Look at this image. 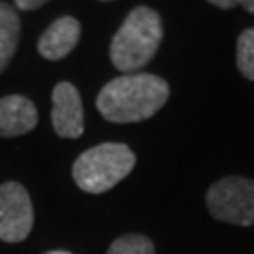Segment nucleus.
<instances>
[{
    "label": "nucleus",
    "mask_w": 254,
    "mask_h": 254,
    "mask_svg": "<svg viewBox=\"0 0 254 254\" xmlns=\"http://www.w3.org/2000/svg\"><path fill=\"white\" fill-rule=\"evenodd\" d=\"M170 87L162 77L153 73H127L104 85L96 108L109 123H139L153 117L164 108Z\"/></svg>",
    "instance_id": "nucleus-1"
},
{
    "label": "nucleus",
    "mask_w": 254,
    "mask_h": 254,
    "mask_svg": "<svg viewBox=\"0 0 254 254\" xmlns=\"http://www.w3.org/2000/svg\"><path fill=\"white\" fill-rule=\"evenodd\" d=\"M162 19L147 6L132 9L111 40L109 57L121 72H136L149 64L162 42Z\"/></svg>",
    "instance_id": "nucleus-2"
},
{
    "label": "nucleus",
    "mask_w": 254,
    "mask_h": 254,
    "mask_svg": "<svg viewBox=\"0 0 254 254\" xmlns=\"http://www.w3.org/2000/svg\"><path fill=\"white\" fill-rule=\"evenodd\" d=\"M136 166V154L125 143H102L73 162L75 185L89 194H102L123 181Z\"/></svg>",
    "instance_id": "nucleus-3"
},
{
    "label": "nucleus",
    "mask_w": 254,
    "mask_h": 254,
    "mask_svg": "<svg viewBox=\"0 0 254 254\" xmlns=\"http://www.w3.org/2000/svg\"><path fill=\"white\" fill-rule=\"evenodd\" d=\"M209 213L218 220L253 226L254 224V179L224 177L207 190Z\"/></svg>",
    "instance_id": "nucleus-4"
},
{
    "label": "nucleus",
    "mask_w": 254,
    "mask_h": 254,
    "mask_svg": "<svg viewBox=\"0 0 254 254\" xmlns=\"http://www.w3.org/2000/svg\"><path fill=\"white\" fill-rule=\"evenodd\" d=\"M34 224V211L27 189L19 183L0 185V239L6 243L25 241Z\"/></svg>",
    "instance_id": "nucleus-5"
},
{
    "label": "nucleus",
    "mask_w": 254,
    "mask_h": 254,
    "mask_svg": "<svg viewBox=\"0 0 254 254\" xmlns=\"http://www.w3.org/2000/svg\"><path fill=\"white\" fill-rule=\"evenodd\" d=\"M51 123L61 137L75 139L83 134V104L79 91L72 83L63 81L53 89Z\"/></svg>",
    "instance_id": "nucleus-6"
},
{
    "label": "nucleus",
    "mask_w": 254,
    "mask_h": 254,
    "mask_svg": "<svg viewBox=\"0 0 254 254\" xmlns=\"http://www.w3.org/2000/svg\"><path fill=\"white\" fill-rule=\"evenodd\" d=\"M38 125V111L32 102L21 94L0 98V136L15 137L30 132Z\"/></svg>",
    "instance_id": "nucleus-7"
},
{
    "label": "nucleus",
    "mask_w": 254,
    "mask_h": 254,
    "mask_svg": "<svg viewBox=\"0 0 254 254\" xmlns=\"http://www.w3.org/2000/svg\"><path fill=\"white\" fill-rule=\"evenodd\" d=\"M79 36H81L79 21L70 15H64L57 19L42 34L38 42V51L47 61H61L77 46Z\"/></svg>",
    "instance_id": "nucleus-8"
},
{
    "label": "nucleus",
    "mask_w": 254,
    "mask_h": 254,
    "mask_svg": "<svg viewBox=\"0 0 254 254\" xmlns=\"http://www.w3.org/2000/svg\"><path fill=\"white\" fill-rule=\"evenodd\" d=\"M21 34V21L17 11L0 2V73L9 64L11 57L15 53Z\"/></svg>",
    "instance_id": "nucleus-9"
},
{
    "label": "nucleus",
    "mask_w": 254,
    "mask_h": 254,
    "mask_svg": "<svg viewBox=\"0 0 254 254\" xmlns=\"http://www.w3.org/2000/svg\"><path fill=\"white\" fill-rule=\"evenodd\" d=\"M237 68L243 77L254 81V28H247L237 38Z\"/></svg>",
    "instance_id": "nucleus-10"
},
{
    "label": "nucleus",
    "mask_w": 254,
    "mask_h": 254,
    "mask_svg": "<svg viewBox=\"0 0 254 254\" xmlns=\"http://www.w3.org/2000/svg\"><path fill=\"white\" fill-rule=\"evenodd\" d=\"M108 254H154V245L145 236L127 234L109 245Z\"/></svg>",
    "instance_id": "nucleus-11"
},
{
    "label": "nucleus",
    "mask_w": 254,
    "mask_h": 254,
    "mask_svg": "<svg viewBox=\"0 0 254 254\" xmlns=\"http://www.w3.org/2000/svg\"><path fill=\"white\" fill-rule=\"evenodd\" d=\"M46 2H49V0H15L19 9H36L40 6H44Z\"/></svg>",
    "instance_id": "nucleus-12"
},
{
    "label": "nucleus",
    "mask_w": 254,
    "mask_h": 254,
    "mask_svg": "<svg viewBox=\"0 0 254 254\" xmlns=\"http://www.w3.org/2000/svg\"><path fill=\"white\" fill-rule=\"evenodd\" d=\"M209 4H213V6H217L220 9H230L237 6L239 4V0H207Z\"/></svg>",
    "instance_id": "nucleus-13"
},
{
    "label": "nucleus",
    "mask_w": 254,
    "mask_h": 254,
    "mask_svg": "<svg viewBox=\"0 0 254 254\" xmlns=\"http://www.w3.org/2000/svg\"><path fill=\"white\" fill-rule=\"evenodd\" d=\"M239 4H241V6H243L247 11L254 13V0H239Z\"/></svg>",
    "instance_id": "nucleus-14"
},
{
    "label": "nucleus",
    "mask_w": 254,
    "mask_h": 254,
    "mask_svg": "<svg viewBox=\"0 0 254 254\" xmlns=\"http://www.w3.org/2000/svg\"><path fill=\"white\" fill-rule=\"evenodd\" d=\"M46 254H72V253H68V251H51V253H46Z\"/></svg>",
    "instance_id": "nucleus-15"
},
{
    "label": "nucleus",
    "mask_w": 254,
    "mask_h": 254,
    "mask_svg": "<svg viewBox=\"0 0 254 254\" xmlns=\"http://www.w3.org/2000/svg\"><path fill=\"white\" fill-rule=\"evenodd\" d=\"M104 2H108V0H104Z\"/></svg>",
    "instance_id": "nucleus-16"
}]
</instances>
